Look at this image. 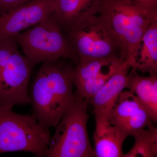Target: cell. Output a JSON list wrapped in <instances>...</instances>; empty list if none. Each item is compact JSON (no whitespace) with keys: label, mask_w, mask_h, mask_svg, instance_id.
I'll use <instances>...</instances> for the list:
<instances>
[{"label":"cell","mask_w":157,"mask_h":157,"mask_svg":"<svg viewBox=\"0 0 157 157\" xmlns=\"http://www.w3.org/2000/svg\"><path fill=\"white\" fill-rule=\"evenodd\" d=\"M73 70L60 59L42 63L29 91L33 115L39 124L56 128L75 100Z\"/></svg>","instance_id":"6da1fadb"},{"label":"cell","mask_w":157,"mask_h":157,"mask_svg":"<svg viewBox=\"0 0 157 157\" xmlns=\"http://www.w3.org/2000/svg\"><path fill=\"white\" fill-rule=\"evenodd\" d=\"M99 13L107 18L122 46L121 58L126 61L153 21L157 7L132 0H102Z\"/></svg>","instance_id":"7a4b0ae2"},{"label":"cell","mask_w":157,"mask_h":157,"mask_svg":"<svg viewBox=\"0 0 157 157\" xmlns=\"http://www.w3.org/2000/svg\"><path fill=\"white\" fill-rule=\"evenodd\" d=\"M67 30L65 36L79 62L121 56V42L107 18L99 12L76 21Z\"/></svg>","instance_id":"3957f363"},{"label":"cell","mask_w":157,"mask_h":157,"mask_svg":"<svg viewBox=\"0 0 157 157\" xmlns=\"http://www.w3.org/2000/svg\"><path fill=\"white\" fill-rule=\"evenodd\" d=\"M13 37L32 69L40 63L61 58L70 59L76 64L79 62L54 12L44 21Z\"/></svg>","instance_id":"277c9868"},{"label":"cell","mask_w":157,"mask_h":157,"mask_svg":"<svg viewBox=\"0 0 157 157\" xmlns=\"http://www.w3.org/2000/svg\"><path fill=\"white\" fill-rule=\"evenodd\" d=\"M13 108L0 106V154L25 151L45 156L51 136L49 129L33 115H22Z\"/></svg>","instance_id":"5b68a950"},{"label":"cell","mask_w":157,"mask_h":157,"mask_svg":"<svg viewBox=\"0 0 157 157\" xmlns=\"http://www.w3.org/2000/svg\"><path fill=\"white\" fill-rule=\"evenodd\" d=\"M89 104L76 96L73 104L56 127L45 156L95 157L87 132Z\"/></svg>","instance_id":"8992f818"},{"label":"cell","mask_w":157,"mask_h":157,"mask_svg":"<svg viewBox=\"0 0 157 157\" xmlns=\"http://www.w3.org/2000/svg\"><path fill=\"white\" fill-rule=\"evenodd\" d=\"M27 59L16 49L0 77V106L30 104L29 82L32 70Z\"/></svg>","instance_id":"52a82bcc"},{"label":"cell","mask_w":157,"mask_h":157,"mask_svg":"<svg viewBox=\"0 0 157 157\" xmlns=\"http://www.w3.org/2000/svg\"><path fill=\"white\" fill-rule=\"evenodd\" d=\"M124 63L117 56L79 62L73 70L75 96L90 104L93 96Z\"/></svg>","instance_id":"ba28073f"},{"label":"cell","mask_w":157,"mask_h":157,"mask_svg":"<svg viewBox=\"0 0 157 157\" xmlns=\"http://www.w3.org/2000/svg\"><path fill=\"white\" fill-rule=\"evenodd\" d=\"M55 11V0H32L0 16V40L42 22Z\"/></svg>","instance_id":"9c48e42d"},{"label":"cell","mask_w":157,"mask_h":157,"mask_svg":"<svg viewBox=\"0 0 157 157\" xmlns=\"http://www.w3.org/2000/svg\"><path fill=\"white\" fill-rule=\"evenodd\" d=\"M153 123L148 110L129 90H124L121 93L108 121V123L120 129L127 137L132 136Z\"/></svg>","instance_id":"30bf717a"},{"label":"cell","mask_w":157,"mask_h":157,"mask_svg":"<svg viewBox=\"0 0 157 157\" xmlns=\"http://www.w3.org/2000/svg\"><path fill=\"white\" fill-rule=\"evenodd\" d=\"M131 67L125 62L122 67L96 93L90 101L94 107L96 127L108 123L119 96L126 89L127 75Z\"/></svg>","instance_id":"8fae6325"},{"label":"cell","mask_w":157,"mask_h":157,"mask_svg":"<svg viewBox=\"0 0 157 157\" xmlns=\"http://www.w3.org/2000/svg\"><path fill=\"white\" fill-rule=\"evenodd\" d=\"M125 63L137 71L157 74V19L151 23Z\"/></svg>","instance_id":"7c38bea8"},{"label":"cell","mask_w":157,"mask_h":157,"mask_svg":"<svg viewBox=\"0 0 157 157\" xmlns=\"http://www.w3.org/2000/svg\"><path fill=\"white\" fill-rule=\"evenodd\" d=\"M102 0H55L54 12L62 29H67L79 20L97 14Z\"/></svg>","instance_id":"4fadbf2b"},{"label":"cell","mask_w":157,"mask_h":157,"mask_svg":"<svg viewBox=\"0 0 157 157\" xmlns=\"http://www.w3.org/2000/svg\"><path fill=\"white\" fill-rule=\"evenodd\" d=\"M127 75L126 89L135 94L151 114L154 122L157 120V74L140 76L131 68Z\"/></svg>","instance_id":"5bb4252c"},{"label":"cell","mask_w":157,"mask_h":157,"mask_svg":"<svg viewBox=\"0 0 157 157\" xmlns=\"http://www.w3.org/2000/svg\"><path fill=\"white\" fill-rule=\"evenodd\" d=\"M127 137L120 129L109 123L96 127L94 133L95 157H123V144Z\"/></svg>","instance_id":"9a60e30c"},{"label":"cell","mask_w":157,"mask_h":157,"mask_svg":"<svg viewBox=\"0 0 157 157\" xmlns=\"http://www.w3.org/2000/svg\"><path fill=\"white\" fill-rule=\"evenodd\" d=\"M134 146L123 157H156L157 128L152 125L140 130L132 135Z\"/></svg>","instance_id":"2e32d148"},{"label":"cell","mask_w":157,"mask_h":157,"mask_svg":"<svg viewBox=\"0 0 157 157\" xmlns=\"http://www.w3.org/2000/svg\"><path fill=\"white\" fill-rule=\"evenodd\" d=\"M17 48L13 37L0 40V77L9 58Z\"/></svg>","instance_id":"e0dca14e"},{"label":"cell","mask_w":157,"mask_h":157,"mask_svg":"<svg viewBox=\"0 0 157 157\" xmlns=\"http://www.w3.org/2000/svg\"><path fill=\"white\" fill-rule=\"evenodd\" d=\"M32 0H0V16L17 6Z\"/></svg>","instance_id":"ac0fdd59"},{"label":"cell","mask_w":157,"mask_h":157,"mask_svg":"<svg viewBox=\"0 0 157 157\" xmlns=\"http://www.w3.org/2000/svg\"><path fill=\"white\" fill-rule=\"evenodd\" d=\"M132 1H135L137 2L142 3L148 6H153V7H157V0H132Z\"/></svg>","instance_id":"d6986e66"}]
</instances>
